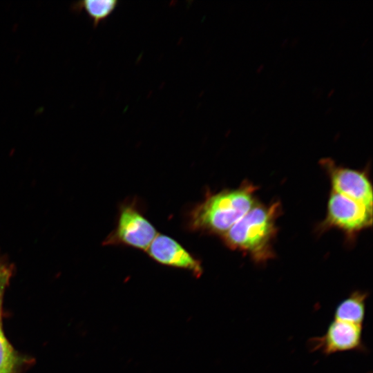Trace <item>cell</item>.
Instances as JSON below:
<instances>
[{
    "mask_svg": "<svg viewBox=\"0 0 373 373\" xmlns=\"http://www.w3.org/2000/svg\"><path fill=\"white\" fill-rule=\"evenodd\" d=\"M15 357L0 325V373H13Z\"/></svg>",
    "mask_w": 373,
    "mask_h": 373,
    "instance_id": "30bf717a",
    "label": "cell"
},
{
    "mask_svg": "<svg viewBox=\"0 0 373 373\" xmlns=\"http://www.w3.org/2000/svg\"><path fill=\"white\" fill-rule=\"evenodd\" d=\"M329 173L332 191L372 208V186L361 171L337 166L329 160L324 162Z\"/></svg>",
    "mask_w": 373,
    "mask_h": 373,
    "instance_id": "5b68a950",
    "label": "cell"
},
{
    "mask_svg": "<svg viewBox=\"0 0 373 373\" xmlns=\"http://www.w3.org/2000/svg\"><path fill=\"white\" fill-rule=\"evenodd\" d=\"M146 251L151 258L161 265L189 271L197 277L202 274L200 260L178 242L164 234L157 233Z\"/></svg>",
    "mask_w": 373,
    "mask_h": 373,
    "instance_id": "8992f818",
    "label": "cell"
},
{
    "mask_svg": "<svg viewBox=\"0 0 373 373\" xmlns=\"http://www.w3.org/2000/svg\"><path fill=\"white\" fill-rule=\"evenodd\" d=\"M117 4L115 0H85L74 2L70 10L74 12L85 11L95 28L112 14Z\"/></svg>",
    "mask_w": 373,
    "mask_h": 373,
    "instance_id": "9c48e42d",
    "label": "cell"
},
{
    "mask_svg": "<svg viewBox=\"0 0 373 373\" xmlns=\"http://www.w3.org/2000/svg\"><path fill=\"white\" fill-rule=\"evenodd\" d=\"M10 276V270L9 268L3 264H0V310L2 294L8 282Z\"/></svg>",
    "mask_w": 373,
    "mask_h": 373,
    "instance_id": "8fae6325",
    "label": "cell"
},
{
    "mask_svg": "<svg viewBox=\"0 0 373 373\" xmlns=\"http://www.w3.org/2000/svg\"><path fill=\"white\" fill-rule=\"evenodd\" d=\"M280 204H256L221 238L230 249L249 254L257 262L273 256L272 242Z\"/></svg>",
    "mask_w": 373,
    "mask_h": 373,
    "instance_id": "7a4b0ae2",
    "label": "cell"
},
{
    "mask_svg": "<svg viewBox=\"0 0 373 373\" xmlns=\"http://www.w3.org/2000/svg\"><path fill=\"white\" fill-rule=\"evenodd\" d=\"M312 350L325 354L357 350L362 347V325L334 320L326 333L309 343Z\"/></svg>",
    "mask_w": 373,
    "mask_h": 373,
    "instance_id": "52a82bcc",
    "label": "cell"
},
{
    "mask_svg": "<svg viewBox=\"0 0 373 373\" xmlns=\"http://www.w3.org/2000/svg\"><path fill=\"white\" fill-rule=\"evenodd\" d=\"M256 187L248 182L234 189L207 193L188 216V227L194 231L222 236L256 204Z\"/></svg>",
    "mask_w": 373,
    "mask_h": 373,
    "instance_id": "6da1fadb",
    "label": "cell"
},
{
    "mask_svg": "<svg viewBox=\"0 0 373 373\" xmlns=\"http://www.w3.org/2000/svg\"><path fill=\"white\" fill-rule=\"evenodd\" d=\"M153 225L134 203L120 207L116 227L106 238V245H123L146 251L157 235Z\"/></svg>",
    "mask_w": 373,
    "mask_h": 373,
    "instance_id": "3957f363",
    "label": "cell"
},
{
    "mask_svg": "<svg viewBox=\"0 0 373 373\" xmlns=\"http://www.w3.org/2000/svg\"><path fill=\"white\" fill-rule=\"evenodd\" d=\"M325 222L346 232H358L372 226V208L332 191Z\"/></svg>",
    "mask_w": 373,
    "mask_h": 373,
    "instance_id": "277c9868",
    "label": "cell"
},
{
    "mask_svg": "<svg viewBox=\"0 0 373 373\" xmlns=\"http://www.w3.org/2000/svg\"><path fill=\"white\" fill-rule=\"evenodd\" d=\"M367 294L358 291L342 300L334 312L335 320L362 325L365 312Z\"/></svg>",
    "mask_w": 373,
    "mask_h": 373,
    "instance_id": "ba28073f",
    "label": "cell"
}]
</instances>
